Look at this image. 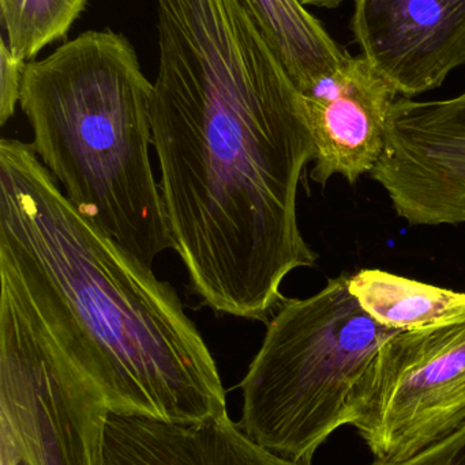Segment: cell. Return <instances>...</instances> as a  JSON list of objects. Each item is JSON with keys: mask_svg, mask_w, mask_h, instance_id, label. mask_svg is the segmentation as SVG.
Instances as JSON below:
<instances>
[{"mask_svg": "<svg viewBox=\"0 0 465 465\" xmlns=\"http://www.w3.org/2000/svg\"><path fill=\"white\" fill-rule=\"evenodd\" d=\"M153 149L172 249L216 313L267 322L316 265L298 190L314 139L297 84L245 0H156Z\"/></svg>", "mask_w": 465, "mask_h": 465, "instance_id": "1", "label": "cell"}, {"mask_svg": "<svg viewBox=\"0 0 465 465\" xmlns=\"http://www.w3.org/2000/svg\"><path fill=\"white\" fill-rule=\"evenodd\" d=\"M0 268L18 282L111 415L224 417L217 363L177 290L84 217L30 144L0 141Z\"/></svg>", "mask_w": 465, "mask_h": 465, "instance_id": "2", "label": "cell"}, {"mask_svg": "<svg viewBox=\"0 0 465 465\" xmlns=\"http://www.w3.org/2000/svg\"><path fill=\"white\" fill-rule=\"evenodd\" d=\"M152 98L133 44L111 29L26 63L19 95L30 146L68 202L150 268L172 248L150 161Z\"/></svg>", "mask_w": 465, "mask_h": 465, "instance_id": "3", "label": "cell"}, {"mask_svg": "<svg viewBox=\"0 0 465 465\" xmlns=\"http://www.w3.org/2000/svg\"><path fill=\"white\" fill-rule=\"evenodd\" d=\"M341 272L311 297L284 298L242 381L240 428L280 458L311 465L351 422L355 390L379 347L401 331L371 319Z\"/></svg>", "mask_w": 465, "mask_h": 465, "instance_id": "4", "label": "cell"}, {"mask_svg": "<svg viewBox=\"0 0 465 465\" xmlns=\"http://www.w3.org/2000/svg\"><path fill=\"white\" fill-rule=\"evenodd\" d=\"M109 415L100 391L0 268L2 450L16 464L106 465Z\"/></svg>", "mask_w": 465, "mask_h": 465, "instance_id": "5", "label": "cell"}, {"mask_svg": "<svg viewBox=\"0 0 465 465\" xmlns=\"http://www.w3.org/2000/svg\"><path fill=\"white\" fill-rule=\"evenodd\" d=\"M377 461L406 460L465 425V317L388 339L355 390L351 422Z\"/></svg>", "mask_w": 465, "mask_h": 465, "instance_id": "6", "label": "cell"}, {"mask_svg": "<svg viewBox=\"0 0 465 465\" xmlns=\"http://www.w3.org/2000/svg\"><path fill=\"white\" fill-rule=\"evenodd\" d=\"M370 176L409 225L465 223V93L442 101L399 97Z\"/></svg>", "mask_w": 465, "mask_h": 465, "instance_id": "7", "label": "cell"}, {"mask_svg": "<svg viewBox=\"0 0 465 465\" xmlns=\"http://www.w3.org/2000/svg\"><path fill=\"white\" fill-rule=\"evenodd\" d=\"M351 29L401 97L437 89L465 64V0H355Z\"/></svg>", "mask_w": 465, "mask_h": 465, "instance_id": "8", "label": "cell"}, {"mask_svg": "<svg viewBox=\"0 0 465 465\" xmlns=\"http://www.w3.org/2000/svg\"><path fill=\"white\" fill-rule=\"evenodd\" d=\"M398 95L362 54L349 56L338 76L302 94L316 147L311 179L322 187L333 176L354 184L370 173L384 153Z\"/></svg>", "mask_w": 465, "mask_h": 465, "instance_id": "9", "label": "cell"}, {"mask_svg": "<svg viewBox=\"0 0 465 465\" xmlns=\"http://www.w3.org/2000/svg\"><path fill=\"white\" fill-rule=\"evenodd\" d=\"M106 465H302L248 439L224 415L198 425L109 415Z\"/></svg>", "mask_w": 465, "mask_h": 465, "instance_id": "10", "label": "cell"}, {"mask_svg": "<svg viewBox=\"0 0 465 465\" xmlns=\"http://www.w3.org/2000/svg\"><path fill=\"white\" fill-rule=\"evenodd\" d=\"M302 94L343 71L349 54L298 0H245Z\"/></svg>", "mask_w": 465, "mask_h": 465, "instance_id": "11", "label": "cell"}, {"mask_svg": "<svg viewBox=\"0 0 465 465\" xmlns=\"http://www.w3.org/2000/svg\"><path fill=\"white\" fill-rule=\"evenodd\" d=\"M349 292L371 319L390 330H418L465 317V292L381 270L352 275Z\"/></svg>", "mask_w": 465, "mask_h": 465, "instance_id": "12", "label": "cell"}, {"mask_svg": "<svg viewBox=\"0 0 465 465\" xmlns=\"http://www.w3.org/2000/svg\"><path fill=\"white\" fill-rule=\"evenodd\" d=\"M87 0H0L5 41L18 62H32L41 49L67 35Z\"/></svg>", "mask_w": 465, "mask_h": 465, "instance_id": "13", "label": "cell"}, {"mask_svg": "<svg viewBox=\"0 0 465 465\" xmlns=\"http://www.w3.org/2000/svg\"><path fill=\"white\" fill-rule=\"evenodd\" d=\"M25 63L11 54L5 38L0 40V125H5L15 114L21 95Z\"/></svg>", "mask_w": 465, "mask_h": 465, "instance_id": "14", "label": "cell"}, {"mask_svg": "<svg viewBox=\"0 0 465 465\" xmlns=\"http://www.w3.org/2000/svg\"><path fill=\"white\" fill-rule=\"evenodd\" d=\"M371 465H465V425L428 450L395 463L374 461Z\"/></svg>", "mask_w": 465, "mask_h": 465, "instance_id": "15", "label": "cell"}, {"mask_svg": "<svg viewBox=\"0 0 465 465\" xmlns=\"http://www.w3.org/2000/svg\"><path fill=\"white\" fill-rule=\"evenodd\" d=\"M303 7H319L335 10L346 0H298Z\"/></svg>", "mask_w": 465, "mask_h": 465, "instance_id": "16", "label": "cell"}]
</instances>
